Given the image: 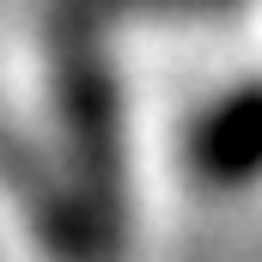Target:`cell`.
I'll use <instances>...</instances> for the list:
<instances>
[{"instance_id":"7a4b0ae2","label":"cell","mask_w":262,"mask_h":262,"mask_svg":"<svg viewBox=\"0 0 262 262\" xmlns=\"http://www.w3.org/2000/svg\"><path fill=\"white\" fill-rule=\"evenodd\" d=\"M189 171L207 189H250L262 177V79L226 92L189 128Z\"/></svg>"},{"instance_id":"6da1fadb","label":"cell","mask_w":262,"mask_h":262,"mask_svg":"<svg viewBox=\"0 0 262 262\" xmlns=\"http://www.w3.org/2000/svg\"><path fill=\"white\" fill-rule=\"evenodd\" d=\"M55 116L67 134V165L73 183L116 244L122 232V104H116V73L104 61V43L92 25L55 18Z\"/></svg>"},{"instance_id":"3957f363","label":"cell","mask_w":262,"mask_h":262,"mask_svg":"<svg viewBox=\"0 0 262 262\" xmlns=\"http://www.w3.org/2000/svg\"><path fill=\"white\" fill-rule=\"evenodd\" d=\"M226 6H238V0H55V18L104 31L122 12H226Z\"/></svg>"}]
</instances>
